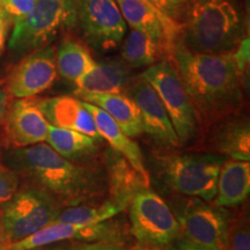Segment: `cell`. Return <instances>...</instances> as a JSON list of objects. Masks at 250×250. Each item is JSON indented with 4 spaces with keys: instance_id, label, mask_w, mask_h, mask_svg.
<instances>
[{
    "instance_id": "ac0fdd59",
    "label": "cell",
    "mask_w": 250,
    "mask_h": 250,
    "mask_svg": "<svg viewBox=\"0 0 250 250\" xmlns=\"http://www.w3.org/2000/svg\"><path fill=\"white\" fill-rule=\"evenodd\" d=\"M74 95L81 101L92 103L107 112L130 138H134L144 133L139 109L125 93L93 94L76 90Z\"/></svg>"
},
{
    "instance_id": "484cf974",
    "label": "cell",
    "mask_w": 250,
    "mask_h": 250,
    "mask_svg": "<svg viewBox=\"0 0 250 250\" xmlns=\"http://www.w3.org/2000/svg\"><path fill=\"white\" fill-rule=\"evenodd\" d=\"M19 190L18 174L0 158V205H4Z\"/></svg>"
},
{
    "instance_id": "8992f818",
    "label": "cell",
    "mask_w": 250,
    "mask_h": 250,
    "mask_svg": "<svg viewBox=\"0 0 250 250\" xmlns=\"http://www.w3.org/2000/svg\"><path fill=\"white\" fill-rule=\"evenodd\" d=\"M58 203L44 190L17 191L0 214L4 250L52 224L61 213Z\"/></svg>"
},
{
    "instance_id": "2e32d148",
    "label": "cell",
    "mask_w": 250,
    "mask_h": 250,
    "mask_svg": "<svg viewBox=\"0 0 250 250\" xmlns=\"http://www.w3.org/2000/svg\"><path fill=\"white\" fill-rule=\"evenodd\" d=\"M132 70L121 57L96 62L89 72L77 81V92L93 94L124 93L133 80Z\"/></svg>"
},
{
    "instance_id": "83f0119b",
    "label": "cell",
    "mask_w": 250,
    "mask_h": 250,
    "mask_svg": "<svg viewBox=\"0 0 250 250\" xmlns=\"http://www.w3.org/2000/svg\"><path fill=\"white\" fill-rule=\"evenodd\" d=\"M228 250H250V232L248 220L243 219L237 226H230Z\"/></svg>"
},
{
    "instance_id": "9a60e30c",
    "label": "cell",
    "mask_w": 250,
    "mask_h": 250,
    "mask_svg": "<svg viewBox=\"0 0 250 250\" xmlns=\"http://www.w3.org/2000/svg\"><path fill=\"white\" fill-rule=\"evenodd\" d=\"M35 101L50 125L78 131L96 142L102 140L92 114L87 110L81 100L70 95H61L35 99Z\"/></svg>"
},
{
    "instance_id": "30bf717a",
    "label": "cell",
    "mask_w": 250,
    "mask_h": 250,
    "mask_svg": "<svg viewBox=\"0 0 250 250\" xmlns=\"http://www.w3.org/2000/svg\"><path fill=\"white\" fill-rule=\"evenodd\" d=\"M77 23L86 42L101 51L117 48L127 29L115 0H78Z\"/></svg>"
},
{
    "instance_id": "44dd1931",
    "label": "cell",
    "mask_w": 250,
    "mask_h": 250,
    "mask_svg": "<svg viewBox=\"0 0 250 250\" xmlns=\"http://www.w3.org/2000/svg\"><path fill=\"white\" fill-rule=\"evenodd\" d=\"M250 192V164L248 161L226 160L221 166L217 182L214 205L235 208L248 198Z\"/></svg>"
},
{
    "instance_id": "4fadbf2b",
    "label": "cell",
    "mask_w": 250,
    "mask_h": 250,
    "mask_svg": "<svg viewBox=\"0 0 250 250\" xmlns=\"http://www.w3.org/2000/svg\"><path fill=\"white\" fill-rule=\"evenodd\" d=\"M124 93L139 109L144 132L147 133L160 145L180 147L179 137L175 132L164 103L147 81L140 76L133 78Z\"/></svg>"
},
{
    "instance_id": "277c9868",
    "label": "cell",
    "mask_w": 250,
    "mask_h": 250,
    "mask_svg": "<svg viewBox=\"0 0 250 250\" xmlns=\"http://www.w3.org/2000/svg\"><path fill=\"white\" fill-rule=\"evenodd\" d=\"M226 158L210 153H168L159 156L161 177L170 189L181 195L212 202Z\"/></svg>"
},
{
    "instance_id": "52a82bcc",
    "label": "cell",
    "mask_w": 250,
    "mask_h": 250,
    "mask_svg": "<svg viewBox=\"0 0 250 250\" xmlns=\"http://www.w3.org/2000/svg\"><path fill=\"white\" fill-rule=\"evenodd\" d=\"M131 232L137 241L149 248H164L182 236L174 212L149 188L140 190L129 204Z\"/></svg>"
},
{
    "instance_id": "9c48e42d",
    "label": "cell",
    "mask_w": 250,
    "mask_h": 250,
    "mask_svg": "<svg viewBox=\"0 0 250 250\" xmlns=\"http://www.w3.org/2000/svg\"><path fill=\"white\" fill-rule=\"evenodd\" d=\"M186 201L175 217L182 236L213 250H228L230 220L224 208L208 204L199 198Z\"/></svg>"
},
{
    "instance_id": "1f68e13d",
    "label": "cell",
    "mask_w": 250,
    "mask_h": 250,
    "mask_svg": "<svg viewBox=\"0 0 250 250\" xmlns=\"http://www.w3.org/2000/svg\"><path fill=\"white\" fill-rule=\"evenodd\" d=\"M166 248H167V250H213L208 248V247L197 245V243L190 241L184 236H180L179 239L175 240L174 242H171Z\"/></svg>"
},
{
    "instance_id": "7a4b0ae2",
    "label": "cell",
    "mask_w": 250,
    "mask_h": 250,
    "mask_svg": "<svg viewBox=\"0 0 250 250\" xmlns=\"http://www.w3.org/2000/svg\"><path fill=\"white\" fill-rule=\"evenodd\" d=\"M245 36V18L236 0H189L177 39L196 54H226L236 51Z\"/></svg>"
},
{
    "instance_id": "836d02e7",
    "label": "cell",
    "mask_w": 250,
    "mask_h": 250,
    "mask_svg": "<svg viewBox=\"0 0 250 250\" xmlns=\"http://www.w3.org/2000/svg\"><path fill=\"white\" fill-rule=\"evenodd\" d=\"M0 250H4V248H2V237H1V225H0Z\"/></svg>"
},
{
    "instance_id": "603a6c76",
    "label": "cell",
    "mask_w": 250,
    "mask_h": 250,
    "mask_svg": "<svg viewBox=\"0 0 250 250\" xmlns=\"http://www.w3.org/2000/svg\"><path fill=\"white\" fill-rule=\"evenodd\" d=\"M96 62L88 49L76 40L62 41L56 51V66L62 79L76 83L81 77L85 76L95 66Z\"/></svg>"
},
{
    "instance_id": "d6a6232c",
    "label": "cell",
    "mask_w": 250,
    "mask_h": 250,
    "mask_svg": "<svg viewBox=\"0 0 250 250\" xmlns=\"http://www.w3.org/2000/svg\"><path fill=\"white\" fill-rule=\"evenodd\" d=\"M8 107V96L7 92H5L4 89L0 88V125L2 124V121H4L5 114L7 111Z\"/></svg>"
},
{
    "instance_id": "6da1fadb",
    "label": "cell",
    "mask_w": 250,
    "mask_h": 250,
    "mask_svg": "<svg viewBox=\"0 0 250 250\" xmlns=\"http://www.w3.org/2000/svg\"><path fill=\"white\" fill-rule=\"evenodd\" d=\"M247 41L236 51L226 54H196L179 39L175 41L173 64L203 126L232 116L242 107Z\"/></svg>"
},
{
    "instance_id": "5b68a950",
    "label": "cell",
    "mask_w": 250,
    "mask_h": 250,
    "mask_svg": "<svg viewBox=\"0 0 250 250\" xmlns=\"http://www.w3.org/2000/svg\"><path fill=\"white\" fill-rule=\"evenodd\" d=\"M76 24V0H37L29 13L14 21L8 46L21 52L36 50Z\"/></svg>"
},
{
    "instance_id": "e575fe53",
    "label": "cell",
    "mask_w": 250,
    "mask_h": 250,
    "mask_svg": "<svg viewBox=\"0 0 250 250\" xmlns=\"http://www.w3.org/2000/svg\"><path fill=\"white\" fill-rule=\"evenodd\" d=\"M0 1H1V0H0Z\"/></svg>"
},
{
    "instance_id": "d4e9b609",
    "label": "cell",
    "mask_w": 250,
    "mask_h": 250,
    "mask_svg": "<svg viewBox=\"0 0 250 250\" xmlns=\"http://www.w3.org/2000/svg\"><path fill=\"white\" fill-rule=\"evenodd\" d=\"M123 211L122 206L111 201L99 206H70L66 210L61 211L54 223L95 225L111 220L115 215Z\"/></svg>"
},
{
    "instance_id": "3957f363",
    "label": "cell",
    "mask_w": 250,
    "mask_h": 250,
    "mask_svg": "<svg viewBox=\"0 0 250 250\" xmlns=\"http://www.w3.org/2000/svg\"><path fill=\"white\" fill-rule=\"evenodd\" d=\"M8 159L18 170L39 183L44 191L70 203L95 196L101 188L94 171L58 154L48 144L15 148Z\"/></svg>"
},
{
    "instance_id": "5bb4252c",
    "label": "cell",
    "mask_w": 250,
    "mask_h": 250,
    "mask_svg": "<svg viewBox=\"0 0 250 250\" xmlns=\"http://www.w3.org/2000/svg\"><path fill=\"white\" fill-rule=\"evenodd\" d=\"M6 142L14 148L45 142L49 123L34 98L18 99L9 104L4 121Z\"/></svg>"
},
{
    "instance_id": "cb8c5ba5",
    "label": "cell",
    "mask_w": 250,
    "mask_h": 250,
    "mask_svg": "<svg viewBox=\"0 0 250 250\" xmlns=\"http://www.w3.org/2000/svg\"><path fill=\"white\" fill-rule=\"evenodd\" d=\"M45 142L54 151L68 160L88 155L96 151V140L78 131L62 129L49 124Z\"/></svg>"
},
{
    "instance_id": "ffe728a7",
    "label": "cell",
    "mask_w": 250,
    "mask_h": 250,
    "mask_svg": "<svg viewBox=\"0 0 250 250\" xmlns=\"http://www.w3.org/2000/svg\"><path fill=\"white\" fill-rule=\"evenodd\" d=\"M107 170L110 201L122 206L124 210L129 206L134 195L151 186V182L134 169L123 155L111 148L107 154Z\"/></svg>"
},
{
    "instance_id": "4dcf8cb0",
    "label": "cell",
    "mask_w": 250,
    "mask_h": 250,
    "mask_svg": "<svg viewBox=\"0 0 250 250\" xmlns=\"http://www.w3.org/2000/svg\"><path fill=\"white\" fill-rule=\"evenodd\" d=\"M14 23L13 18L9 15L5 8L0 5V56L4 52L12 24Z\"/></svg>"
},
{
    "instance_id": "8fae6325",
    "label": "cell",
    "mask_w": 250,
    "mask_h": 250,
    "mask_svg": "<svg viewBox=\"0 0 250 250\" xmlns=\"http://www.w3.org/2000/svg\"><path fill=\"white\" fill-rule=\"evenodd\" d=\"M56 49L42 46L26 56L7 80V93L15 99H30L49 89L57 79Z\"/></svg>"
},
{
    "instance_id": "e0dca14e",
    "label": "cell",
    "mask_w": 250,
    "mask_h": 250,
    "mask_svg": "<svg viewBox=\"0 0 250 250\" xmlns=\"http://www.w3.org/2000/svg\"><path fill=\"white\" fill-rule=\"evenodd\" d=\"M214 125L212 145L219 155L236 161H250V123L248 117L234 114Z\"/></svg>"
},
{
    "instance_id": "7c38bea8",
    "label": "cell",
    "mask_w": 250,
    "mask_h": 250,
    "mask_svg": "<svg viewBox=\"0 0 250 250\" xmlns=\"http://www.w3.org/2000/svg\"><path fill=\"white\" fill-rule=\"evenodd\" d=\"M121 232L110 220L95 225L52 223L5 250H37L64 241L120 243Z\"/></svg>"
},
{
    "instance_id": "d6986e66",
    "label": "cell",
    "mask_w": 250,
    "mask_h": 250,
    "mask_svg": "<svg viewBox=\"0 0 250 250\" xmlns=\"http://www.w3.org/2000/svg\"><path fill=\"white\" fill-rule=\"evenodd\" d=\"M83 104H85L87 110L92 114L96 129H98L102 139H104L110 145L111 149L123 155L134 169L140 175H143L148 182H151V177H149L147 168L144 164V155L138 144L131 139L129 136H126L116 124V122L112 120L107 112L103 111L101 108L88 102H83Z\"/></svg>"
},
{
    "instance_id": "4316f807",
    "label": "cell",
    "mask_w": 250,
    "mask_h": 250,
    "mask_svg": "<svg viewBox=\"0 0 250 250\" xmlns=\"http://www.w3.org/2000/svg\"><path fill=\"white\" fill-rule=\"evenodd\" d=\"M156 11L180 26L189 0H146Z\"/></svg>"
},
{
    "instance_id": "f546056e",
    "label": "cell",
    "mask_w": 250,
    "mask_h": 250,
    "mask_svg": "<svg viewBox=\"0 0 250 250\" xmlns=\"http://www.w3.org/2000/svg\"><path fill=\"white\" fill-rule=\"evenodd\" d=\"M48 250H133L121 243L109 242H83L76 245L57 246Z\"/></svg>"
},
{
    "instance_id": "ba28073f",
    "label": "cell",
    "mask_w": 250,
    "mask_h": 250,
    "mask_svg": "<svg viewBox=\"0 0 250 250\" xmlns=\"http://www.w3.org/2000/svg\"><path fill=\"white\" fill-rule=\"evenodd\" d=\"M140 77L164 103L181 145L195 138L199 129L198 120L174 64L165 59L146 68Z\"/></svg>"
},
{
    "instance_id": "7402d4cb",
    "label": "cell",
    "mask_w": 250,
    "mask_h": 250,
    "mask_svg": "<svg viewBox=\"0 0 250 250\" xmlns=\"http://www.w3.org/2000/svg\"><path fill=\"white\" fill-rule=\"evenodd\" d=\"M168 57L173 58V55L164 45L142 31L131 29L126 39L123 40L121 58L131 68L149 67Z\"/></svg>"
},
{
    "instance_id": "f1b7e54d",
    "label": "cell",
    "mask_w": 250,
    "mask_h": 250,
    "mask_svg": "<svg viewBox=\"0 0 250 250\" xmlns=\"http://www.w3.org/2000/svg\"><path fill=\"white\" fill-rule=\"evenodd\" d=\"M36 2L37 0H1L0 5L15 21L29 13Z\"/></svg>"
}]
</instances>
